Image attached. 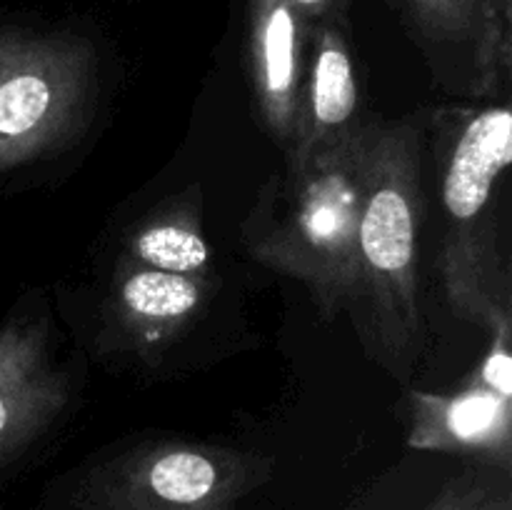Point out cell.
<instances>
[{
	"instance_id": "6da1fadb",
	"label": "cell",
	"mask_w": 512,
	"mask_h": 510,
	"mask_svg": "<svg viewBox=\"0 0 512 510\" xmlns=\"http://www.w3.org/2000/svg\"><path fill=\"white\" fill-rule=\"evenodd\" d=\"M380 120L270 180L245 228L258 263L308 285L325 318L348 310L355 283L358 228Z\"/></svg>"
},
{
	"instance_id": "7a4b0ae2",
	"label": "cell",
	"mask_w": 512,
	"mask_h": 510,
	"mask_svg": "<svg viewBox=\"0 0 512 510\" xmlns=\"http://www.w3.org/2000/svg\"><path fill=\"white\" fill-rule=\"evenodd\" d=\"M420 195V130L410 120H380L348 310H353L365 353L400 380L408 378L423 348Z\"/></svg>"
},
{
	"instance_id": "3957f363",
	"label": "cell",
	"mask_w": 512,
	"mask_h": 510,
	"mask_svg": "<svg viewBox=\"0 0 512 510\" xmlns=\"http://www.w3.org/2000/svg\"><path fill=\"white\" fill-rule=\"evenodd\" d=\"M98 55L60 30H0V178L68 148L93 115Z\"/></svg>"
},
{
	"instance_id": "277c9868",
	"label": "cell",
	"mask_w": 512,
	"mask_h": 510,
	"mask_svg": "<svg viewBox=\"0 0 512 510\" xmlns=\"http://www.w3.org/2000/svg\"><path fill=\"white\" fill-rule=\"evenodd\" d=\"M273 475L263 453L190 440H150L85 470L75 510H238Z\"/></svg>"
},
{
	"instance_id": "5b68a950",
	"label": "cell",
	"mask_w": 512,
	"mask_h": 510,
	"mask_svg": "<svg viewBox=\"0 0 512 510\" xmlns=\"http://www.w3.org/2000/svg\"><path fill=\"white\" fill-rule=\"evenodd\" d=\"M512 160V110L505 103L473 113L450 150L443 208L453 223L443 250V278L455 308L490 333L512 330L505 290L495 288L493 255L478 228Z\"/></svg>"
},
{
	"instance_id": "8992f818",
	"label": "cell",
	"mask_w": 512,
	"mask_h": 510,
	"mask_svg": "<svg viewBox=\"0 0 512 510\" xmlns=\"http://www.w3.org/2000/svg\"><path fill=\"white\" fill-rule=\"evenodd\" d=\"M73 378L55 360L40 313H10L0 325V473L18 463L68 410Z\"/></svg>"
},
{
	"instance_id": "52a82bcc",
	"label": "cell",
	"mask_w": 512,
	"mask_h": 510,
	"mask_svg": "<svg viewBox=\"0 0 512 510\" xmlns=\"http://www.w3.org/2000/svg\"><path fill=\"white\" fill-rule=\"evenodd\" d=\"M210 293L213 278L163 273L118 260L105 318L118 348L148 353L188 330L208 305Z\"/></svg>"
},
{
	"instance_id": "ba28073f",
	"label": "cell",
	"mask_w": 512,
	"mask_h": 510,
	"mask_svg": "<svg viewBox=\"0 0 512 510\" xmlns=\"http://www.w3.org/2000/svg\"><path fill=\"white\" fill-rule=\"evenodd\" d=\"M408 443L420 450L475 455L508 470L512 398L478 378L455 395L410 393Z\"/></svg>"
},
{
	"instance_id": "9c48e42d",
	"label": "cell",
	"mask_w": 512,
	"mask_h": 510,
	"mask_svg": "<svg viewBox=\"0 0 512 510\" xmlns=\"http://www.w3.org/2000/svg\"><path fill=\"white\" fill-rule=\"evenodd\" d=\"M313 30V58L303 75L295 140L285 153L288 163L300 165L318 150L353 133L363 118L358 110V78L353 55L338 23L323 18Z\"/></svg>"
},
{
	"instance_id": "30bf717a",
	"label": "cell",
	"mask_w": 512,
	"mask_h": 510,
	"mask_svg": "<svg viewBox=\"0 0 512 510\" xmlns=\"http://www.w3.org/2000/svg\"><path fill=\"white\" fill-rule=\"evenodd\" d=\"M310 33L290 0H250V70L270 133L293 145L303 88V38Z\"/></svg>"
},
{
	"instance_id": "8fae6325",
	"label": "cell",
	"mask_w": 512,
	"mask_h": 510,
	"mask_svg": "<svg viewBox=\"0 0 512 510\" xmlns=\"http://www.w3.org/2000/svg\"><path fill=\"white\" fill-rule=\"evenodd\" d=\"M413 28L438 48L468 55L470 90L488 95L498 90L510 70V18L505 0H395Z\"/></svg>"
},
{
	"instance_id": "7c38bea8",
	"label": "cell",
	"mask_w": 512,
	"mask_h": 510,
	"mask_svg": "<svg viewBox=\"0 0 512 510\" xmlns=\"http://www.w3.org/2000/svg\"><path fill=\"white\" fill-rule=\"evenodd\" d=\"M120 260L163 273L213 278V250L193 205H175L140 223L125 238Z\"/></svg>"
},
{
	"instance_id": "4fadbf2b",
	"label": "cell",
	"mask_w": 512,
	"mask_h": 510,
	"mask_svg": "<svg viewBox=\"0 0 512 510\" xmlns=\"http://www.w3.org/2000/svg\"><path fill=\"white\" fill-rule=\"evenodd\" d=\"M495 495L498 490L485 475L463 473L445 485L428 510H490Z\"/></svg>"
},
{
	"instance_id": "5bb4252c",
	"label": "cell",
	"mask_w": 512,
	"mask_h": 510,
	"mask_svg": "<svg viewBox=\"0 0 512 510\" xmlns=\"http://www.w3.org/2000/svg\"><path fill=\"white\" fill-rule=\"evenodd\" d=\"M510 333L512 330H500L493 333L488 355L483 358L478 370V380L488 388L498 390L500 395L512 398V350H510Z\"/></svg>"
},
{
	"instance_id": "9a60e30c",
	"label": "cell",
	"mask_w": 512,
	"mask_h": 510,
	"mask_svg": "<svg viewBox=\"0 0 512 510\" xmlns=\"http://www.w3.org/2000/svg\"><path fill=\"white\" fill-rule=\"evenodd\" d=\"M290 3L295 5V10L300 13L303 23L308 25V28H313L318 20H323V15H325V10H328L330 0H290Z\"/></svg>"
},
{
	"instance_id": "2e32d148",
	"label": "cell",
	"mask_w": 512,
	"mask_h": 510,
	"mask_svg": "<svg viewBox=\"0 0 512 510\" xmlns=\"http://www.w3.org/2000/svg\"><path fill=\"white\" fill-rule=\"evenodd\" d=\"M490 510H512L508 493H498V495H495V500H493V505H490Z\"/></svg>"
}]
</instances>
